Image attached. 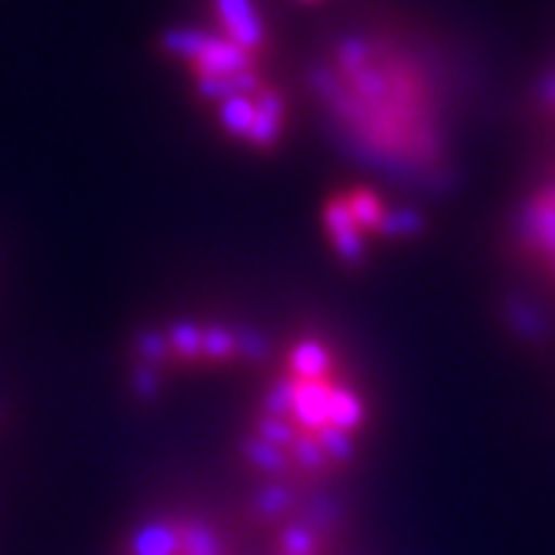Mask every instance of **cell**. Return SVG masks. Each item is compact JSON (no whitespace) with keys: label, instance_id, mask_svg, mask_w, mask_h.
Returning a JSON list of instances; mask_svg holds the SVG:
<instances>
[{"label":"cell","instance_id":"6da1fadb","mask_svg":"<svg viewBox=\"0 0 555 555\" xmlns=\"http://www.w3.org/2000/svg\"><path fill=\"white\" fill-rule=\"evenodd\" d=\"M235 429V460L262 500H315L358 466L374 398L356 352L327 327L269 343Z\"/></svg>","mask_w":555,"mask_h":555},{"label":"cell","instance_id":"7a4b0ae2","mask_svg":"<svg viewBox=\"0 0 555 555\" xmlns=\"http://www.w3.org/2000/svg\"><path fill=\"white\" fill-rule=\"evenodd\" d=\"M309 83L321 118L356 158L411 185L451 177L454 96L426 43L364 25L318 56Z\"/></svg>","mask_w":555,"mask_h":555},{"label":"cell","instance_id":"3957f363","mask_svg":"<svg viewBox=\"0 0 555 555\" xmlns=\"http://www.w3.org/2000/svg\"><path fill=\"white\" fill-rule=\"evenodd\" d=\"M269 343L254 327L217 312H182L142 327L127 352V379L142 401L222 379L254 374Z\"/></svg>","mask_w":555,"mask_h":555},{"label":"cell","instance_id":"277c9868","mask_svg":"<svg viewBox=\"0 0 555 555\" xmlns=\"http://www.w3.org/2000/svg\"><path fill=\"white\" fill-rule=\"evenodd\" d=\"M414 222L416 219L404 207H398L396 201L386 198L367 182L339 185L318 210L324 247L339 266L349 269L371 262L383 254V247L408 238Z\"/></svg>","mask_w":555,"mask_h":555},{"label":"cell","instance_id":"5b68a950","mask_svg":"<svg viewBox=\"0 0 555 555\" xmlns=\"http://www.w3.org/2000/svg\"><path fill=\"white\" fill-rule=\"evenodd\" d=\"M112 555H254L247 528L192 500H170L127 528Z\"/></svg>","mask_w":555,"mask_h":555},{"label":"cell","instance_id":"8992f818","mask_svg":"<svg viewBox=\"0 0 555 555\" xmlns=\"http://www.w3.org/2000/svg\"><path fill=\"white\" fill-rule=\"evenodd\" d=\"M247 537L254 555H352L331 496L250 500Z\"/></svg>","mask_w":555,"mask_h":555},{"label":"cell","instance_id":"52a82bcc","mask_svg":"<svg viewBox=\"0 0 555 555\" xmlns=\"http://www.w3.org/2000/svg\"><path fill=\"white\" fill-rule=\"evenodd\" d=\"M518 238L531 266L555 281V177L546 179L528 201L518 222Z\"/></svg>","mask_w":555,"mask_h":555},{"label":"cell","instance_id":"ba28073f","mask_svg":"<svg viewBox=\"0 0 555 555\" xmlns=\"http://www.w3.org/2000/svg\"><path fill=\"white\" fill-rule=\"evenodd\" d=\"M210 16L217 22L219 38L266 62L272 40L257 0H210Z\"/></svg>","mask_w":555,"mask_h":555},{"label":"cell","instance_id":"9c48e42d","mask_svg":"<svg viewBox=\"0 0 555 555\" xmlns=\"http://www.w3.org/2000/svg\"><path fill=\"white\" fill-rule=\"evenodd\" d=\"M550 105H553V115H555V80H553V90H550Z\"/></svg>","mask_w":555,"mask_h":555}]
</instances>
